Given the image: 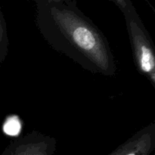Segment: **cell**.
Here are the masks:
<instances>
[{
  "instance_id": "obj_1",
  "label": "cell",
  "mask_w": 155,
  "mask_h": 155,
  "mask_svg": "<svg viewBox=\"0 0 155 155\" xmlns=\"http://www.w3.org/2000/svg\"><path fill=\"white\" fill-rule=\"evenodd\" d=\"M35 23L58 52L95 74L114 77L116 61L107 39L74 0H36Z\"/></svg>"
},
{
  "instance_id": "obj_2",
  "label": "cell",
  "mask_w": 155,
  "mask_h": 155,
  "mask_svg": "<svg viewBox=\"0 0 155 155\" xmlns=\"http://www.w3.org/2000/svg\"><path fill=\"white\" fill-rule=\"evenodd\" d=\"M124 15L135 66L155 88V48L136 8L130 0H112Z\"/></svg>"
},
{
  "instance_id": "obj_3",
  "label": "cell",
  "mask_w": 155,
  "mask_h": 155,
  "mask_svg": "<svg viewBox=\"0 0 155 155\" xmlns=\"http://www.w3.org/2000/svg\"><path fill=\"white\" fill-rule=\"evenodd\" d=\"M57 140L36 130L12 141L1 155H53Z\"/></svg>"
},
{
  "instance_id": "obj_4",
  "label": "cell",
  "mask_w": 155,
  "mask_h": 155,
  "mask_svg": "<svg viewBox=\"0 0 155 155\" xmlns=\"http://www.w3.org/2000/svg\"><path fill=\"white\" fill-rule=\"evenodd\" d=\"M155 148V122L153 121L107 155H151Z\"/></svg>"
},
{
  "instance_id": "obj_5",
  "label": "cell",
  "mask_w": 155,
  "mask_h": 155,
  "mask_svg": "<svg viewBox=\"0 0 155 155\" xmlns=\"http://www.w3.org/2000/svg\"><path fill=\"white\" fill-rule=\"evenodd\" d=\"M9 39L4 15L0 6V68L8 54Z\"/></svg>"
}]
</instances>
